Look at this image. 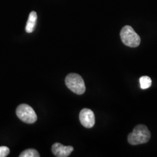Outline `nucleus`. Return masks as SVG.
<instances>
[{
    "instance_id": "1",
    "label": "nucleus",
    "mask_w": 157,
    "mask_h": 157,
    "mask_svg": "<svg viewBox=\"0 0 157 157\" xmlns=\"http://www.w3.org/2000/svg\"><path fill=\"white\" fill-rule=\"evenodd\" d=\"M151 138V132L146 126L143 124L137 125L133 131L128 135V142L131 145L143 144L148 142Z\"/></svg>"
},
{
    "instance_id": "2",
    "label": "nucleus",
    "mask_w": 157,
    "mask_h": 157,
    "mask_svg": "<svg viewBox=\"0 0 157 157\" xmlns=\"http://www.w3.org/2000/svg\"><path fill=\"white\" fill-rule=\"evenodd\" d=\"M121 42L129 48H137L140 43V38L134 29L129 25H125L120 32Z\"/></svg>"
},
{
    "instance_id": "3",
    "label": "nucleus",
    "mask_w": 157,
    "mask_h": 157,
    "mask_svg": "<svg viewBox=\"0 0 157 157\" xmlns=\"http://www.w3.org/2000/svg\"><path fill=\"white\" fill-rule=\"evenodd\" d=\"M66 86L76 95H82L85 92L86 87L83 78L77 74H69L65 79Z\"/></svg>"
},
{
    "instance_id": "4",
    "label": "nucleus",
    "mask_w": 157,
    "mask_h": 157,
    "mask_svg": "<svg viewBox=\"0 0 157 157\" xmlns=\"http://www.w3.org/2000/svg\"><path fill=\"white\" fill-rule=\"evenodd\" d=\"M17 117L26 124H34L37 120V116L34 110L27 104H21L16 109Z\"/></svg>"
},
{
    "instance_id": "5",
    "label": "nucleus",
    "mask_w": 157,
    "mask_h": 157,
    "mask_svg": "<svg viewBox=\"0 0 157 157\" xmlns=\"http://www.w3.org/2000/svg\"><path fill=\"white\" fill-rule=\"evenodd\" d=\"M80 122L86 128H92L95 123V114L89 109H83L79 113Z\"/></svg>"
},
{
    "instance_id": "6",
    "label": "nucleus",
    "mask_w": 157,
    "mask_h": 157,
    "mask_svg": "<svg viewBox=\"0 0 157 157\" xmlns=\"http://www.w3.org/2000/svg\"><path fill=\"white\" fill-rule=\"evenodd\" d=\"M74 151L72 146H65L60 143H56L52 145V151L57 157H67Z\"/></svg>"
},
{
    "instance_id": "7",
    "label": "nucleus",
    "mask_w": 157,
    "mask_h": 157,
    "mask_svg": "<svg viewBox=\"0 0 157 157\" xmlns=\"http://www.w3.org/2000/svg\"><path fill=\"white\" fill-rule=\"evenodd\" d=\"M37 15L36 12L33 11L29 14L28 21H27L26 26H25V31L27 33H31L34 30L35 25L36 23Z\"/></svg>"
},
{
    "instance_id": "8",
    "label": "nucleus",
    "mask_w": 157,
    "mask_h": 157,
    "mask_svg": "<svg viewBox=\"0 0 157 157\" xmlns=\"http://www.w3.org/2000/svg\"><path fill=\"white\" fill-rule=\"evenodd\" d=\"M140 84L141 89L146 90L151 86L152 81L149 76H143L140 78Z\"/></svg>"
},
{
    "instance_id": "9",
    "label": "nucleus",
    "mask_w": 157,
    "mask_h": 157,
    "mask_svg": "<svg viewBox=\"0 0 157 157\" xmlns=\"http://www.w3.org/2000/svg\"><path fill=\"white\" fill-rule=\"evenodd\" d=\"M39 152L37 151L35 149H27V150L24 151L20 154V157H39Z\"/></svg>"
},
{
    "instance_id": "10",
    "label": "nucleus",
    "mask_w": 157,
    "mask_h": 157,
    "mask_svg": "<svg viewBox=\"0 0 157 157\" xmlns=\"http://www.w3.org/2000/svg\"><path fill=\"white\" fill-rule=\"evenodd\" d=\"M10 154V148L6 146H0V157H6Z\"/></svg>"
}]
</instances>
